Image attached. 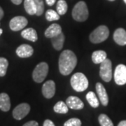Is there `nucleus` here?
I'll use <instances>...</instances> for the list:
<instances>
[{
  "label": "nucleus",
  "mask_w": 126,
  "mask_h": 126,
  "mask_svg": "<svg viewBox=\"0 0 126 126\" xmlns=\"http://www.w3.org/2000/svg\"><path fill=\"white\" fill-rule=\"evenodd\" d=\"M77 64V58L74 52L69 50H63L59 58V71L64 76L70 74Z\"/></svg>",
  "instance_id": "nucleus-1"
},
{
  "label": "nucleus",
  "mask_w": 126,
  "mask_h": 126,
  "mask_svg": "<svg viewBox=\"0 0 126 126\" xmlns=\"http://www.w3.org/2000/svg\"><path fill=\"white\" fill-rule=\"evenodd\" d=\"M70 83L72 88L77 92H83L88 87V80L87 77L81 72L73 74Z\"/></svg>",
  "instance_id": "nucleus-2"
},
{
  "label": "nucleus",
  "mask_w": 126,
  "mask_h": 126,
  "mask_svg": "<svg viewBox=\"0 0 126 126\" xmlns=\"http://www.w3.org/2000/svg\"><path fill=\"white\" fill-rule=\"evenodd\" d=\"M72 17L78 22H84L88 18V9L86 2L83 1H79L72 10Z\"/></svg>",
  "instance_id": "nucleus-3"
},
{
  "label": "nucleus",
  "mask_w": 126,
  "mask_h": 126,
  "mask_svg": "<svg viewBox=\"0 0 126 126\" xmlns=\"http://www.w3.org/2000/svg\"><path fill=\"white\" fill-rule=\"evenodd\" d=\"M109 30L105 25H100L91 32L90 40L93 44H99L105 41L109 37Z\"/></svg>",
  "instance_id": "nucleus-4"
},
{
  "label": "nucleus",
  "mask_w": 126,
  "mask_h": 126,
  "mask_svg": "<svg viewBox=\"0 0 126 126\" xmlns=\"http://www.w3.org/2000/svg\"><path fill=\"white\" fill-rule=\"evenodd\" d=\"M48 73V65L46 63L42 62L38 64L32 73L33 80L36 83H41L47 77Z\"/></svg>",
  "instance_id": "nucleus-5"
},
{
  "label": "nucleus",
  "mask_w": 126,
  "mask_h": 126,
  "mask_svg": "<svg viewBox=\"0 0 126 126\" xmlns=\"http://www.w3.org/2000/svg\"><path fill=\"white\" fill-rule=\"evenodd\" d=\"M99 76L105 82H109L112 78V64L109 59H106L100 64Z\"/></svg>",
  "instance_id": "nucleus-6"
},
{
  "label": "nucleus",
  "mask_w": 126,
  "mask_h": 126,
  "mask_svg": "<svg viewBox=\"0 0 126 126\" xmlns=\"http://www.w3.org/2000/svg\"><path fill=\"white\" fill-rule=\"evenodd\" d=\"M114 81L118 86L126 83V66L125 64H118L114 72Z\"/></svg>",
  "instance_id": "nucleus-7"
},
{
  "label": "nucleus",
  "mask_w": 126,
  "mask_h": 126,
  "mask_svg": "<svg viewBox=\"0 0 126 126\" xmlns=\"http://www.w3.org/2000/svg\"><path fill=\"white\" fill-rule=\"evenodd\" d=\"M27 23L28 21L27 18L24 16H16L11 20L9 27L13 31H19L26 27Z\"/></svg>",
  "instance_id": "nucleus-8"
},
{
  "label": "nucleus",
  "mask_w": 126,
  "mask_h": 126,
  "mask_svg": "<svg viewBox=\"0 0 126 126\" xmlns=\"http://www.w3.org/2000/svg\"><path fill=\"white\" fill-rule=\"evenodd\" d=\"M30 111V106L27 103H22L18 105L13 111V116L16 120H21L25 118Z\"/></svg>",
  "instance_id": "nucleus-9"
},
{
  "label": "nucleus",
  "mask_w": 126,
  "mask_h": 126,
  "mask_svg": "<svg viewBox=\"0 0 126 126\" xmlns=\"http://www.w3.org/2000/svg\"><path fill=\"white\" fill-rule=\"evenodd\" d=\"M55 93V83L53 81L49 80L44 83L42 86V94L47 99H50Z\"/></svg>",
  "instance_id": "nucleus-10"
},
{
  "label": "nucleus",
  "mask_w": 126,
  "mask_h": 126,
  "mask_svg": "<svg viewBox=\"0 0 126 126\" xmlns=\"http://www.w3.org/2000/svg\"><path fill=\"white\" fill-rule=\"evenodd\" d=\"M34 53V49L31 46L28 44H22L18 46L16 49V54L18 57L22 58H26L31 57Z\"/></svg>",
  "instance_id": "nucleus-11"
},
{
  "label": "nucleus",
  "mask_w": 126,
  "mask_h": 126,
  "mask_svg": "<svg viewBox=\"0 0 126 126\" xmlns=\"http://www.w3.org/2000/svg\"><path fill=\"white\" fill-rule=\"evenodd\" d=\"M96 91L98 95L100 102L103 106H107L109 103V97L107 90L101 83H97Z\"/></svg>",
  "instance_id": "nucleus-12"
},
{
  "label": "nucleus",
  "mask_w": 126,
  "mask_h": 126,
  "mask_svg": "<svg viewBox=\"0 0 126 126\" xmlns=\"http://www.w3.org/2000/svg\"><path fill=\"white\" fill-rule=\"evenodd\" d=\"M66 104L69 108L75 110H80L84 107L83 102L76 96H69L66 100Z\"/></svg>",
  "instance_id": "nucleus-13"
},
{
  "label": "nucleus",
  "mask_w": 126,
  "mask_h": 126,
  "mask_svg": "<svg viewBox=\"0 0 126 126\" xmlns=\"http://www.w3.org/2000/svg\"><path fill=\"white\" fill-rule=\"evenodd\" d=\"M113 39L120 46L126 45V31L123 28H118L113 33Z\"/></svg>",
  "instance_id": "nucleus-14"
},
{
  "label": "nucleus",
  "mask_w": 126,
  "mask_h": 126,
  "mask_svg": "<svg viewBox=\"0 0 126 126\" xmlns=\"http://www.w3.org/2000/svg\"><path fill=\"white\" fill-rule=\"evenodd\" d=\"M60 33H62L61 26L58 24L53 23L46 29L45 31V36L47 38L51 39L53 37L58 36Z\"/></svg>",
  "instance_id": "nucleus-15"
},
{
  "label": "nucleus",
  "mask_w": 126,
  "mask_h": 126,
  "mask_svg": "<svg viewBox=\"0 0 126 126\" xmlns=\"http://www.w3.org/2000/svg\"><path fill=\"white\" fill-rule=\"evenodd\" d=\"M11 108V101L8 94L4 93L0 94V109L3 111H8Z\"/></svg>",
  "instance_id": "nucleus-16"
},
{
  "label": "nucleus",
  "mask_w": 126,
  "mask_h": 126,
  "mask_svg": "<svg viewBox=\"0 0 126 126\" xmlns=\"http://www.w3.org/2000/svg\"><path fill=\"white\" fill-rule=\"evenodd\" d=\"M21 35L24 39L35 42L38 39V36L36 31L33 28H27L22 31Z\"/></svg>",
  "instance_id": "nucleus-17"
},
{
  "label": "nucleus",
  "mask_w": 126,
  "mask_h": 126,
  "mask_svg": "<svg viewBox=\"0 0 126 126\" xmlns=\"http://www.w3.org/2000/svg\"><path fill=\"white\" fill-rule=\"evenodd\" d=\"M51 42L55 49L57 50H60L63 48L64 42V35L63 32L58 34V36L51 38Z\"/></svg>",
  "instance_id": "nucleus-18"
},
{
  "label": "nucleus",
  "mask_w": 126,
  "mask_h": 126,
  "mask_svg": "<svg viewBox=\"0 0 126 126\" xmlns=\"http://www.w3.org/2000/svg\"><path fill=\"white\" fill-rule=\"evenodd\" d=\"M107 53L104 50H96L92 54V60L94 64H101L107 59Z\"/></svg>",
  "instance_id": "nucleus-19"
},
{
  "label": "nucleus",
  "mask_w": 126,
  "mask_h": 126,
  "mask_svg": "<svg viewBox=\"0 0 126 126\" xmlns=\"http://www.w3.org/2000/svg\"><path fill=\"white\" fill-rule=\"evenodd\" d=\"M86 99L88 101V102L90 104V105L93 107V108H97L98 107L99 105V99L97 98V97L96 96V94H94V92L90 91L88 92L86 94Z\"/></svg>",
  "instance_id": "nucleus-20"
},
{
  "label": "nucleus",
  "mask_w": 126,
  "mask_h": 126,
  "mask_svg": "<svg viewBox=\"0 0 126 126\" xmlns=\"http://www.w3.org/2000/svg\"><path fill=\"white\" fill-rule=\"evenodd\" d=\"M24 7L27 14L30 15H36V8L34 0H25Z\"/></svg>",
  "instance_id": "nucleus-21"
},
{
  "label": "nucleus",
  "mask_w": 126,
  "mask_h": 126,
  "mask_svg": "<svg viewBox=\"0 0 126 126\" xmlns=\"http://www.w3.org/2000/svg\"><path fill=\"white\" fill-rule=\"evenodd\" d=\"M53 110L55 112L58 113H62L64 114L67 113L69 111V107L67 105V104H65L63 101H59L57 103L55 104Z\"/></svg>",
  "instance_id": "nucleus-22"
},
{
  "label": "nucleus",
  "mask_w": 126,
  "mask_h": 126,
  "mask_svg": "<svg viewBox=\"0 0 126 126\" xmlns=\"http://www.w3.org/2000/svg\"><path fill=\"white\" fill-rule=\"evenodd\" d=\"M57 12L60 16L64 15L67 13L68 9V6L67 2L64 0H59L57 3Z\"/></svg>",
  "instance_id": "nucleus-23"
},
{
  "label": "nucleus",
  "mask_w": 126,
  "mask_h": 126,
  "mask_svg": "<svg viewBox=\"0 0 126 126\" xmlns=\"http://www.w3.org/2000/svg\"><path fill=\"white\" fill-rule=\"evenodd\" d=\"M60 15L57 11H55L53 9H48L46 12V18L48 21H55L58 20L60 19Z\"/></svg>",
  "instance_id": "nucleus-24"
},
{
  "label": "nucleus",
  "mask_w": 126,
  "mask_h": 126,
  "mask_svg": "<svg viewBox=\"0 0 126 126\" xmlns=\"http://www.w3.org/2000/svg\"><path fill=\"white\" fill-rule=\"evenodd\" d=\"M98 121L101 126H113L111 120L106 114H100L98 117Z\"/></svg>",
  "instance_id": "nucleus-25"
},
{
  "label": "nucleus",
  "mask_w": 126,
  "mask_h": 126,
  "mask_svg": "<svg viewBox=\"0 0 126 126\" xmlns=\"http://www.w3.org/2000/svg\"><path fill=\"white\" fill-rule=\"evenodd\" d=\"M9 62L5 58L0 57V77H4L6 74Z\"/></svg>",
  "instance_id": "nucleus-26"
},
{
  "label": "nucleus",
  "mask_w": 126,
  "mask_h": 126,
  "mask_svg": "<svg viewBox=\"0 0 126 126\" xmlns=\"http://www.w3.org/2000/svg\"><path fill=\"white\" fill-rule=\"evenodd\" d=\"M35 2L36 8V15L37 16H39L42 15L44 11V0H34Z\"/></svg>",
  "instance_id": "nucleus-27"
},
{
  "label": "nucleus",
  "mask_w": 126,
  "mask_h": 126,
  "mask_svg": "<svg viewBox=\"0 0 126 126\" xmlns=\"http://www.w3.org/2000/svg\"><path fill=\"white\" fill-rule=\"evenodd\" d=\"M81 121L77 118H72L64 123V126H81Z\"/></svg>",
  "instance_id": "nucleus-28"
},
{
  "label": "nucleus",
  "mask_w": 126,
  "mask_h": 126,
  "mask_svg": "<svg viewBox=\"0 0 126 126\" xmlns=\"http://www.w3.org/2000/svg\"><path fill=\"white\" fill-rule=\"evenodd\" d=\"M23 126H39V124L36 121H29L26 123H25Z\"/></svg>",
  "instance_id": "nucleus-29"
},
{
  "label": "nucleus",
  "mask_w": 126,
  "mask_h": 126,
  "mask_svg": "<svg viewBox=\"0 0 126 126\" xmlns=\"http://www.w3.org/2000/svg\"><path fill=\"white\" fill-rule=\"evenodd\" d=\"M55 126V124L53 123V122L52 121L47 119V120H46L45 121H44V126Z\"/></svg>",
  "instance_id": "nucleus-30"
},
{
  "label": "nucleus",
  "mask_w": 126,
  "mask_h": 126,
  "mask_svg": "<svg viewBox=\"0 0 126 126\" xmlns=\"http://www.w3.org/2000/svg\"><path fill=\"white\" fill-rule=\"evenodd\" d=\"M55 1H56V0H46V4L48 5V6H53V5H54Z\"/></svg>",
  "instance_id": "nucleus-31"
},
{
  "label": "nucleus",
  "mask_w": 126,
  "mask_h": 126,
  "mask_svg": "<svg viewBox=\"0 0 126 126\" xmlns=\"http://www.w3.org/2000/svg\"><path fill=\"white\" fill-rule=\"evenodd\" d=\"M11 1L16 5L20 4L22 3V1H23V0H11Z\"/></svg>",
  "instance_id": "nucleus-32"
},
{
  "label": "nucleus",
  "mask_w": 126,
  "mask_h": 126,
  "mask_svg": "<svg viewBox=\"0 0 126 126\" xmlns=\"http://www.w3.org/2000/svg\"><path fill=\"white\" fill-rule=\"evenodd\" d=\"M4 11H3V9H1V7L0 6V20L2 19V18L4 17Z\"/></svg>",
  "instance_id": "nucleus-33"
},
{
  "label": "nucleus",
  "mask_w": 126,
  "mask_h": 126,
  "mask_svg": "<svg viewBox=\"0 0 126 126\" xmlns=\"http://www.w3.org/2000/svg\"><path fill=\"white\" fill-rule=\"evenodd\" d=\"M118 126H126V121H121L118 123Z\"/></svg>",
  "instance_id": "nucleus-34"
},
{
  "label": "nucleus",
  "mask_w": 126,
  "mask_h": 126,
  "mask_svg": "<svg viewBox=\"0 0 126 126\" xmlns=\"http://www.w3.org/2000/svg\"><path fill=\"white\" fill-rule=\"evenodd\" d=\"M2 33H3V30L0 28V36H1V34Z\"/></svg>",
  "instance_id": "nucleus-35"
},
{
  "label": "nucleus",
  "mask_w": 126,
  "mask_h": 126,
  "mask_svg": "<svg viewBox=\"0 0 126 126\" xmlns=\"http://www.w3.org/2000/svg\"><path fill=\"white\" fill-rule=\"evenodd\" d=\"M109 1H115V0H109Z\"/></svg>",
  "instance_id": "nucleus-36"
},
{
  "label": "nucleus",
  "mask_w": 126,
  "mask_h": 126,
  "mask_svg": "<svg viewBox=\"0 0 126 126\" xmlns=\"http://www.w3.org/2000/svg\"><path fill=\"white\" fill-rule=\"evenodd\" d=\"M123 1H124V2L126 4V0H123Z\"/></svg>",
  "instance_id": "nucleus-37"
}]
</instances>
